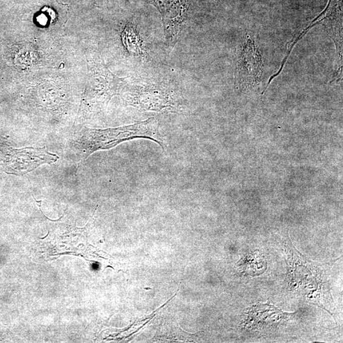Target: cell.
I'll return each instance as SVG.
<instances>
[{"label": "cell", "mask_w": 343, "mask_h": 343, "mask_svg": "<svg viewBox=\"0 0 343 343\" xmlns=\"http://www.w3.org/2000/svg\"><path fill=\"white\" fill-rule=\"evenodd\" d=\"M87 78L81 97L78 117L86 121L106 109L110 100L120 94L127 78L115 75L97 54H86Z\"/></svg>", "instance_id": "obj_1"}, {"label": "cell", "mask_w": 343, "mask_h": 343, "mask_svg": "<svg viewBox=\"0 0 343 343\" xmlns=\"http://www.w3.org/2000/svg\"><path fill=\"white\" fill-rule=\"evenodd\" d=\"M138 138L153 141L164 152L167 148L165 138L160 130L159 123L155 118L117 128L87 129L80 139V146L85 157H87L98 150H108L119 144Z\"/></svg>", "instance_id": "obj_2"}, {"label": "cell", "mask_w": 343, "mask_h": 343, "mask_svg": "<svg viewBox=\"0 0 343 343\" xmlns=\"http://www.w3.org/2000/svg\"><path fill=\"white\" fill-rule=\"evenodd\" d=\"M120 95L128 105L141 111L183 112V100L172 87L165 84H125Z\"/></svg>", "instance_id": "obj_3"}, {"label": "cell", "mask_w": 343, "mask_h": 343, "mask_svg": "<svg viewBox=\"0 0 343 343\" xmlns=\"http://www.w3.org/2000/svg\"><path fill=\"white\" fill-rule=\"evenodd\" d=\"M262 75V58L260 50L250 37L246 38L237 62V80L245 88L255 87Z\"/></svg>", "instance_id": "obj_4"}, {"label": "cell", "mask_w": 343, "mask_h": 343, "mask_svg": "<svg viewBox=\"0 0 343 343\" xmlns=\"http://www.w3.org/2000/svg\"><path fill=\"white\" fill-rule=\"evenodd\" d=\"M159 10L163 17L165 37L172 49L176 45L186 19L184 0H147Z\"/></svg>", "instance_id": "obj_5"}, {"label": "cell", "mask_w": 343, "mask_h": 343, "mask_svg": "<svg viewBox=\"0 0 343 343\" xmlns=\"http://www.w3.org/2000/svg\"><path fill=\"white\" fill-rule=\"evenodd\" d=\"M121 37L124 47L130 54L141 57L148 56L142 40L133 24H127L122 31Z\"/></svg>", "instance_id": "obj_6"}]
</instances>
